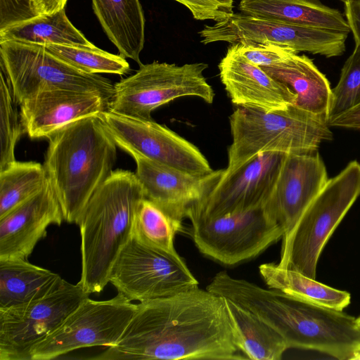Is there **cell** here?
Masks as SVG:
<instances>
[{"label":"cell","mask_w":360,"mask_h":360,"mask_svg":"<svg viewBox=\"0 0 360 360\" xmlns=\"http://www.w3.org/2000/svg\"><path fill=\"white\" fill-rule=\"evenodd\" d=\"M345 16L355 44H360V0L345 3Z\"/></svg>","instance_id":"36"},{"label":"cell","mask_w":360,"mask_h":360,"mask_svg":"<svg viewBox=\"0 0 360 360\" xmlns=\"http://www.w3.org/2000/svg\"><path fill=\"white\" fill-rule=\"evenodd\" d=\"M238 10L255 18L350 32L345 16L319 0H240Z\"/></svg>","instance_id":"21"},{"label":"cell","mask_w":360,"mask_h":360,"mask_svg":"<svg viewBox=\"0 0 360 360\" xmlns=\"http://www.w3.org/2000/svg\"><path fill=\"white\" fill-rule=\"evenodd\" d=\"M92 7L120 55L141 65L140 53L145 41V18L139 0H92Z\"/></svg>","instance_id":"23"},{"label":"cell","mask_w":360,"mask_h":360,"mask_svg":"<svg viewBox=\"0 0 360 360\" xmlns=\"http://www.w3.org/2000/svg\"><path fill=\"white\" fill-rule=\"evenodd\" d=\"M360 195V164L350 162L327 183L282 238L280 267L316 279L321 253Z\"/></svg>","instance_id":"6"},{"label":"cell","mask_w":360,"mask_h":360,"mask_svg":"<svg viewBox=\"0 0 360 360\" xmlns=\"http://www.w3.org/2000/svg\"><path fill=\"white\" fill-rule=\"evenodd\" d=\"M262 68L292 89L297 96L296 106L328 118L332 89L311 58L295 53L280 63Z\"/></svg>","instance_id":"22"},{"label":"cell","mask_w":360,"mask_h":360,"mask_svg":"<svg viewBox=\"0 0 360 360\" xmlns=\"http://www.w3.org/2000/svg\"><path fill=\"white\" fill-rule=\"evenodd\" d=\"M180 220L144 198L134 221L131 235L141 242L169 252H176L174 240L182 229Z\"/></svg>","instance_id":"29"},{"label":"cell","mask_w":360,"mask_h":360,"mask_svg":"<svg viewBox=\"0 0 360 360\" xmlns=\"http://www.w3.org/2000/svg\"><path fill=\"white\" fill-rule=\"evenodd\" d=\"M144 198L136 173L116 169L83 210L77 224L81 234L79 283L89 294L101 292L109 283L111 267L131 236L136 211Z\"/></svg>","instance_id":"4"},{"label":"cell","mask_w":360,"mask_h":360,"mask_svg":"<svg viewBox=\"0 0 360 360\" xmlns=\"http://www.w3.org/2000/svg\"><path fill=\"white\" fill-rule=\"evenodd\" d=\"M356 323L358 328L360 329V316L356 319Z\"/></svg>","instance_id":"39"},{"label":"cell","mask_w":360,"mask_h":360,"mask_svg":"<svg viewBox=\"0 0 360 360\" xmlns=\"http://www.w3.org/2000/svg\"><path fill=\"white\" fill-rule=\"evenodd\" d=\"M65 283L58 274L25 259H0V308L41 299Z\"/></svg>","instance_id":"24"},{"label":"cell","mask_w":360,"mask_h":360,"mask_svg":"<svg viewBox=\"0 0 360 360\" xmlns=\"http://www.w3.org/2000/svg\"><path fill=\"white\" fill-rule=\"evenodd\" d=\"M217 293L252 312L275 329L289 348L317 351L352 360L360 347L356 318L306 302L276 289L224 275Z\"/></svg>","instance_id":"2"},{"label":"cell","mask_w":360,"mask_h":360,"mask_svg":"<svg viewBox=\"0 0 360 360\" xmlns=\"http://www.w3.org/2000/svg\"><path fill=\"white\" fill-rule=\"evenodd\" d=\"M360 104V44L345 61L338 84L332 89L328 120Z\"/></svg>","instance_id":"32"},{"label":"cell","mask_w":360,"mask_h":360,"mask_svg":"<svg viewBox=\"0 0 360 360\" xmlns=\"http://www.w3.org/2000/svg\"><path fill=\"white\" fill-rule=\"evenodd\" d=\"M44 166L64 219L77 224L89 199L112 172L117 145L100 115L65 126L49 139Z\"/></svg>","instance_id":"3"},{"label":"cell","mask_w":360,"mask_h":360,"mask_svg":"<svg viewBox=\"0 0 360 360\" xmlns=\"http://www.w3.org/2000/svg\"><path fill=\"white\" fill-rule=\"evenodd\" d=\"M99 115L117 146L131 157L140 155L195 174L213 170L197 146L165 125L109 110Z\"/></svg>","instance_id":"14"},{"label":"cell","mask_w":360,"mask_h":360,"mask_svg":"<svg viewBox=\"0 0 360 360\" xmlns=\"http://www.w3.org/2000/svg\"><path fill=\"white\" fill-rule=\"evenodd\" d=\"M68 0H32L39 15L52 13L64 8Z\"/></svg>","instance_id":"38"},{"label":"cell","mask_w":360,"mask_h":360,"mask_svg":"<svg viewBox=\"0 0 360 360\" xmlns=\"http://www.w3.org/2000/svg\"><path fill=\"white\" fill-rule=\"evenodd\" d=\"M109 283L132 302L163 297L198 286L177 252L149 245L133 235L114 262Z\"/></svg>","instance_id":"9"},{"label":"cell","mask_w":360,"mask_h":360,"mask_svg":"<svg viewBox=\"0 0 360 360\" xmlns=\"http://www.w3.org/2000/svg\"><path fill=\"white\" fill-rule=\"evenodd\" d=\"M201 43L242 41L272 42L326 58L340 56L345 50L348 33L311 26L284 23L233 13L224 20L207 25L199 32Z\"/></svg>","instance_id":"13"},{"label":"cell","mask_w":360,"mask_h":360,"mask_svg":"<svg viewBox=\"0 0 360 360\" xmlns=\"http://www.w3.org/2000/svg\"><path fill=\"white\" fill-rule=\"evenodd\" d=\"M89 295L79 282L65 281L44 297L0 308V360H32L33 347Z\"/></svg>","instance_id":"12"},{"label":"cell","mask_w":360,"mask_h":360,"mask_svg":"<svg viewBox=\"0 0 360 360\" xmlns=\"http://www.w3.org/2000/svg\"><path fill=\"white\" fill-rule=\"evenodd\" d=\"M330 127L360 130V104L328 120Z\"/></svg>","instance_id":"37"},{"label":"cell","mask_w":360,"mask_h":360,"mask_svg":"<svg viewBox=\"0 0 360 360\" xmlns=\"http://www.w3.org/2000/svg\"><path fill=\"white\" fill-rule=\"evenodd\" d=\"M13 40L48 45L94 48L68 18L65 9L42 14L0 31V41Z\"/></svg>","instance_id":"26"},{"label":"cell","mask_w":360,"mask_h":360,"mask_svg":"<svg viewBox=\"0 0 360 360\" xmlns=\"http://www.w3.org/2000/svg\"><path fill=\"white\" fill-rule=\"evenodd\" d=\"M259 274L269 288L276 289L300 300L342 311L351 301L350 294L323 284L298 271L264 263Z\"/></svg>","instance_id":"25"},{"label":"cell","mask_w":360,"mask_h":360,"mask_svg":"<svg viewBox=\"0 0 360 360\" xmlns=\"http://www.w3.org/2000/svg\"><path fill=\"white\" fill-rule=\"evenodd\" d=\"M132 158L146 198L180 220L188 217L207 198L224 170L213 169L207 174H195L140 155Z\"/></svg>","instance_id":"17"},{"label":"cell","mask_w":360,"mask_h":360,"mask_svg":"<svg viewBox=\"0 0 360 360\" xmlns=\"http://www.w3.org/2000/svg\"><path fill=\"white\" fill-rule=\"evenodd\" d=\"M64 219L58 198L48 181L37 194L0 217V259H25L46 234L51 224Z\"/></svg>","instance_id":"18"},{"label":"cell","mask_w":360,"mask_h":360,"mask_svg":"<svg viewBox=\"0 0 360 360\" xmlns=\"http://www.w3.org/2000/svg\"><path fill=\"white\" fill-rule=\"evenodd\" d=\"M139 66L134 75L114 84L109 111L151 120L153 110L181 97L195 96L213 103L214 91L203 75L207 64L177 65L154 61Z\"/></svg>","instance_id":"7"},{"label":"cell","mask_w":360,"mask_h":360,"mask_svg":"<svg viewBox=\"0 0 360 360\" xmlns=\"http://www.w3.org/2000/svg\"><path fill=\"white\" fill-rule=\"evenodd\" d=\"M287 154L265 152L234 172L222 174L207 198L188 216L212 219L262 207L270 195Z\"/></svg>","instance_id":"15"},{"label":"cell","mask_w":360,"mask_h":360,"mask_svg":"<svg viewBox=\"0 0 360 360\" xmlns=\"http://www.w3.org/2000/svg\"><path fill=\"white\" fill-rule=\"evenodd\" d=\"M230 46L248 61L261 68L280 63L297 53L290 47L272 42L242 41Z\"/></svg>","instance_id":"33"},{"label":"cell","mask_w":360,"mask_h":360,"mask_svg":"<svg viewBox=\"0 0 360 360\" xmlns=\"http://www.w3.org/2000/svg\"><path fill=\"white\" fill-rule=\"evenodd\" d=\"M184 6L195 20H226L233 13V0H173Z\"/></svg>","instance_id":"34"},{"label":"cell","mask_w":360,"mask_h":360,"mask_svg":"<svg viewBox=\"0 0 360 360\" xmlns=\"http://www.w3.org/2000/svg\"><path fill=\"white\" fill-rule=\"evenodd\" d=\"M232 136L228 150V174L259 153H309L331 140L328 118L295 105L272 112L238 107L229 116Z\"/></svg>","instance_id":"5"},{"label":"cell","mask_w":360,"mask_h":360,"mask_svg":"<svg viewBox=\"0 0 360 360\" xmlns=\"http://www.w3.org/2000/svg\"><path fill=\"white\" fill-rule=\"evenodd\" d=\"M339 1H342V2H343L345 4V3L349 2V1H354V0H339Z\"/></svg>","instance_id":"40"},{"label":"cell","mask_w":360,"mask_h":360,"mask_svg":"<svg viewBox=\"0 0 360 360\" xmlns=\"http://www.w3.org/2000/svg\"><path fill=\"white\" fill-rule=\"evenodd\" d=\"M25 132L20 105L13 94L8 77L0 71V171L15 162V148Z\"/></svg>","instance_id":"31"},{"label":"cell","mask_w":360,"mask_h":360,"mask_svg":"<svg viewBox=\"0 0 360 360\" xmlns=\"http://www.w3.org/2000/svg\"><path fill=\"white\" fill-rule=\"evenodd\" d=\"M98 360L248 359L225 297L198 288L137 304L119 340Z\"/></svg>","instance_id":"1"},{"label":"cell","mask_w":360,"mask_h":360,"mask_svg":"<svg viewBox=\"0 0 360 360\" xmlns=\"http://www.w3.org/2000/svg\"><path fill=\"white\" fill-rule=\"evenodd\" d=\"M328 180L325 165L317 151L285 155L262 206L269 217L283 229V236L293 229Z\"/></svg>","instance_id":"16"},{"label":"cell","mask_w":360,"mask_h":360,"mask_svg":"<svg viewBox=\"0 0 360 360\" xmlns=\"http://www.w3.org/2000/svg\"><path fill=\"white\" fill-rule=\"evenodd\" d=\"M49 179L44 165L15 160L0 171V217L41 191Z\"/></svg>","instance_id":"28"},{"label":"cell","mask_w":360,"mask_h":360,"mask_svg":"<svg viewBox=\"0 0 360 360\" xmlns=\"http://www.w3.org/2000/svg\"><path fill=\"white\" fill-rule=\"evenodd\" d=\"M218 68L228 96L238 107L272 112L295 105L297 96L288 85L248 61L231 46Z\"/></svg>","instance_id":"19"},{"label":"cell","mask_w":360,"mask_h":360,"mask_svg":"<svg viewBox=\"0 0 360 360\" xmlns=\"http://www.w3.org/2000/svg\"><path fill=\"white\" fill-rule=\"evenodd\" d=\"M0 68L19 105L46 91L95 92L110 100L114 84L98 74L82 72L49 53L44 45L0 41Z\"/></svg>","instance_id":"8"},{"label":"cell","mask_w":360,"mask_h":360,"mask_svg":"<svg viewBox=\"0 0 360 360\" xmlns=\"http://www.w3.org/2000/svg\"><path fill=\"white\" fill-rule=\"evenodd\" d=\"M136 307L120 292L107 300L84 299L57 328L33 347L32 360L53 359L83 347L115 345Z\"/></svg>","instance_id":"10"},{"label":"cell","mask_w":360,"mask_h":360,"mask_svg":"<svg viewBox=\"0 0 360 360\" xmlns=\"http://www.w3.org/2000/svg\"><path fill=\"white\" fill-rule=\"evenodd\" d=\"M38 15L32 0H0V31Z\"/></svg>","instance_id":"35"},{"label":"cell","mask_w":360,"mask_h":360,"mask_svg":"<svg viewBox=\"0 0 360 360\" xmlns=\"http://www.w3.org/2000/svg\"><path fill=\"white\" fill-rule=\"evenodd\" d=\"M248 359L279 360L288 349L284 338L252 312L226 298Z\"/></svg>","instance_id":"27"},{"label":"cell","mask_w":360,"mask_h":360,"mask_svg":"<svg viewBox=\"0 0 360 360\" xmlns=\"http://www.w3.org/2000/svg\"><path fill=\"white\" fill-rule=\"evenodd\" d=\"M46 50L73 68L89 74L109 73L123 75L130 71L125 58L94 48L72 45L48 44Z\"/></svg>","instance_id":"30"},{"label":"cell","mask_w":360,"mask_h":360,"mask_svg":"<svg viewBox=\"0 0 360 360\" xmlns=\"http://www.w3.org/2000/svg\"><path fill=\"white\" fill-rule=\"evenodd\" d=\"M110 100L95 92L52 90L20 104L25 132L32 139H49L68 124L108 110Z\"/></svg>","instance_id":"20"},{"label":"cell","mask_w":360,"mask_h":360,"mask_svg":"<svg viewBox=\"0 0 360 360\" xmlns=\"http://www.w3.org/2000/svg\"><path fill=\"white\" fill-rule=\"evenodd\" d=\"M190 220L191 236L199 251L226 265L257 256L284 234L262 207L212 219Z\"/></svg>","instance_id":"11"}]
</instances>
